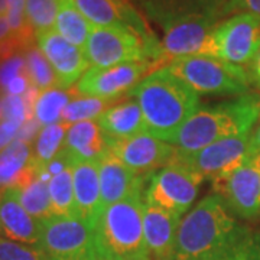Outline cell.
Here are the masks:
<instances>
[{
  "mask_svg": "<svg viewBox=\"0 0 260 260\" xmlns=\"http://www.w3.org/2000/svg\"><path fill=\"white\" fill-rule=\"evenodd\" d=\"M129 97L139 103L146 133L168 143L200 109L198 94L171 74L167 67L146 75L130 90Z\"/></svg>",
  "mask_w": 260,
  "mask_h": 260,
  "instance_id": "6da1fadb",
  "label": "cell"
},
{
  "mask_svg": "<svg viewBox=\"0 0 260 260\" xmlns=\"http://www.w3.org/2000/svg\"><path fill=\"white\" fill-rule=\"evenodd\" d=\"M260 120V99L247 94L214 107H200L169 143L178 155H191L217 140L250 133Z\"/></svg>",
  "mask_w": 260,
  "mask_h": 260,
  "instance_id": "7a4b0ae2",
  "label": "cell"
},
{
  "mask_svg": "<svg viewBox=\"0 0 260 260\" xmlns=\"http://www.w3.org/2000/svg\"><path fill=\"white\" fill-rule=\"evenodd\" d=\"M218 194L207 195L181 218L175 260H201L223 250L246 232Z\"/></svg>",
  "mask_w": 260,
  "mask_h": 260,
  "instance_id": "3957f363",
  "label": "cell"
},
{
  "mask_svg": "<svg viewBox=\"0 0 260 260\" xmlns=\"http://www.w3.org/2000/svg\"><path fill=\"white\" fill-rule=\"evenodd\" d=\"M93 234L99 260H150L143 230V194L106 207Z\"/></svg>",
  "mask_w": 260,
  "mask_h": 260,
  "instance_id": "277c9868",
  "label": "cell"
},
{
  "mask_svg": "<svg viewBox=\"0 0 260 260\" xmlns=\"http://www.w3.org/2000/svg\"><path fill=\"white\" fill-rule=\"evenodd\" d=\"M167 68L197 94L237 97L250 94V74L243 67L217 56H182L174 59Z\"/></svg>",
  "mask_w": 260,
  "mask_h": 260,
  "instance_id": "5b68a950",
  "label": "cell"
},
{
  "mask_svg": "<svg viewBox=\"0 0 260 260\" xmlns=\"http://www.w3.org/2000/svg\"><path fill=\"white\" fill-rule=\"evenodd\" d=\"M204 178L177 158L146 177L143 201L181 217L189 210Z\"/></svg>",
  "mask_w": 260,
  "mask_h": 260,
  "instance_id": "8992f818",
  "label": "cell"
},
{
  "mask_svg": "<svg viewBox=\"0 0 260 260\" xmlns=\"http://www.w3.org/2000/svg\"><path fill=\"white\" fill-rule=\"evenodd\" d=\"M90 67L107 68L113 65L153 61L160 68L158 54L136 32L126 28H93L84 47Z\"/></svg>",
  "mask_w": 260,
  "mask_h": 260,
  "instance_id": "52a82bcc",
  "label": "cell"
},
{
  "mask_svg": "<svg viewBox=\"0 0 260 260\" xmlns=\"http://www.w3.org/2000/svg\"><path fill=\"white\" fill-rule=\"evenodd\" d=\"M217 19L213 13H186L159 22L164 29V67L182 56L210 55V41L218 25Z\"/></svg>",
  "mask_w": 260,
  "mask_h": 260,
  "instance_id": "ba28073f",
  "label": "cell"
},
{
  "mask_svg": "<svg viewBox=\"0 0 260 260\" xmlns=\"http://www.w3.org/2000/svg\"><path fill=\"white\" fill-rule=\"evenodd\" d=\"M39 249L52 260H99L93 229L77 217L51 215L41 221Z\"/></svg>",
  "mask_w": 260,
  "mask_h": 260,
  "instance_id": "9c48e42d",
  "label": "cell"
},
{
  "mask_svg": "<svg viewBox=\"0 0 260 260\" xmlns=\"http://www.w3.org/2000/svg\"><path fill=\"white\" fill-rule=\"evenodd\" d=\"M260 47V16L239 13L218 23L210 41V55L243 67Z\"/></svg>",
  "mask_w": 260,
  "mask_h": 260,
  "instance_id": "30bf717a",
  "label": "cell"
},
{
  "mask_svg": "<svg viewBox=\"0 0 260 260\" xmlns=\"http://www.w3.org/2000/svg\"><path fill=\"white\" fill-rule=\"evenodd\" d=\"M156 71L153 61H139L97 68L90 67L74 91L81 97H95L103 100H117L123 94H129L150 73Z\"/></svg>",
  "mask_w": 260,
  "mask_h": 260,
  "instance_id": "8fae6325",
  "label": "cell"
},
{
  "mask_svg": "<svg viewBox=\"0 0 260 260\" xmlns=\"http://www.w3.org/2000/svg\"><path fill=\"white\" fill-rule=\"evenodd\" d=\"M251 132L239 136L217 140L207 148L191 155H175V158L191 168L204 179L218 181L250 158Z\"/></svg>",
  "mask_w": 260,
  "mask_h": 260,
  "instance_id": "7c38bea8",
  "label": "cell"
},
{
  "mask_svg": "<svg viewBox=\"0 0 260 260\" xmlns=\"http://www.w3.org/2000/svg\"><path fill=\"white\" fill-rule=\"evenodd\" d=\"M213 188L233 214L242 218H259L260 153H251L230 175L214 181Z\"/></svg>",
  "mask_w": 260,
  "mask_h": 260,
  "instance_id": "4fadbf2b",
  "label": "cell"
},
{
  "mask_svg": "<svg viewBox=\"0 0 260 260\" xmlns=\"http://www.w3.org/2000/svg\"><path fill=\"white\" fill-rule=\"evenodd\" d=\"M106 143L112 153L140 177L150 175L160 168L167 167L177 155V149L174 148V145L156 139L146 132L127 139Z\"/></svg>",
  "mask_w": 260,
  "mask_h": 260,
  "instance_id": "5bb4252c",
  "label": "cell"
},
{
  "mask_svg": "<svg viewBox=\"0 0 260 260\" xmlns=\"http://www.w3.org/2000/svg\"><path fill=\"white\" fill-rule=\"evenodd\" d=\"M35 39L39 49L44 52L54 68L58 88H71L90 68V62L84 54V49L68 42L54 29L38 32Z\"/></svg>",
  "mask_w": 260,
  "mask_h": 260,
  "instance_id": "9a60e30c",
  "label": "cell"
},
{
  "mask_svg": "<svg viewBox=\"0 0 260 260\" xmlns=\"http://www.w3.org/2000/svg\"><path fill=\"white\" fill-rule=\"evenodd\" d=\"M102 188V211L133 194H143L146 177H140L126 167L109 149L99 160Z\"/></svg>",
  "mask_w": 260,
  "mask_h": 260,
  "instance_id": "2e32d148",
  "label": "cell"
},
{
  "mask_svg": "<svg viewBox=\"0 0 260 260\" xmlns=\"http://www.w3.org/2000/svg\"><path fill=\"white\" fill-rule=\"evenodd\" d=\"M0 230L5 239L39 249L41 221L20 204L18 188H6L0 192Z\"/></svg>",
  "mask_w": 260,
  "mask_h": 260,
  "instance_id": "e0dca14e",
  "label": "cell"
},
{
  "mask_svg": "<svg viewBox=\"0 0 260 260\" xmlns=\"http://www.w3.org/2000/svg\"><path fill=\"white\" fill-rule=\"evenodd\" d=\"M181 217L143 201V230L150 260H175V239Z\"/></svg>",
  "mask_w": 260,
  "mask_h": 260,
  "instance_id": "ac0fdd59",
  "label": "cell"
},
{
  "mask_svg": "<svg viewBox=\"0 0 260 260\" xmlns=\"http://www.w3.org/2000/svg\"><path fill=\"white\" fill-rule=\"evenodd\" d=\"M75 215L94 229L102 213V188L99 162H78L73 167Z\"/></svg>",
  "mask_w": 260,
  "mask_h": 260,
  "instance_id": "d6986e66",
  "label": "cell"
},
{
  "mask_svg": "<svg viewBox=\"0 0 260 260\" xmlns=\"http://www.w3.org/2000/svg\"><path fill=\"white\" fill-rule=\"evenodd\" d=\"M61 150L74 165L78 162H99L107 152V143L97 121H78L70 126Z\"/></svg>",
  "mask_w": 260,
  "mask_h": 260,
  "instance_id": "ffe728a7",
  "label": "cell"
},
{
  "mask_svg": "<svg viewBox=\"0 0 260 260\" xmlns=\"http://www.w3.org/2000/svg\"><path fill=\"white\" fill-rule=\"evenodd\" d=\"M37 175L30 143L15 139L0 152V192L6 188H23Z\"/></svg>",
  "mask_w": 260,
  "mask_h": 260,
  "instance_id": "44dd1931",
  "label": "cell"
},
{
  "mask_svg": "<svg viewBox=\"0 0 260 260\" xmlns=\"http://www.w3.org/2000/svg\"><path fill=\"white\" fill-rule=\"evenodd\" d=\"M106 142L121 140L146 132L139 103L129 97L126 102L116 103L97 119Z\"/></svg>",
  "mask_w": 260,
  "mask_h": 260,
  "instance_id": "7402d4cb",
  "label": "cell"
},
{
  "mask_svg": "<svg viewBox=\"0 0 260 260\" xmlns=\"http://www.w3.org/2000/svg\"><path fill=\"white\" fill-rule=\"evenodd\" d=\"M93 28V25L84 18L71 0H62L59 3L54 30L65 38L68 42L84 49Z\"/></svg>",
  "mask_w": 260,
  "mask_h": 260,
  "instance_id": "603a6c76",
  "label": "cell"
},
{
  "mask_svg": "<svg viewBox=\"0 0 260 260\" xmlns=\"http://www.w3.org/2000/svg\"><path fill=\"white\" fill-rule=\"evenodd\" d=\"M68 129L70 126L62 121L41 129L34 145V165L38 174L44 172L48 164L61 152Z\"/></svg>",
  "mask_w": 260,
  "mask_h": 260,
  "instance_id": "cb8c5ba5",
  "label": "cell"
},
{
  "mask_svg": "<svg viewBox=\"0 0 260 260\" xmlns=\"http://www.w3.org/2000/svg\"><path fill=\"white\" fill-rule=\"evenodd\" d=\"M18 189L20 204L35 220L44 221L54 215L47 179L37 175L28 185Z\"/></svg>",
  "mask_w": 260,
  "mask_h": 260,
  "instance_id": "d4e9b609",
  "label": "cell"
},
{
  "mask_svg": "<svg viewBox=\"0 0 260 260\" xmlns=\"http://www.w3.org/2000/svg\"><path fill=\"white\" fill-rule=\"evenodd\" d=\"M77 95L78 94L75 93L74 88L71 93L61 88H51L47 91H41L34 106V117L42 127L59 123L67 104L73 97Z\"/></svg>",
  "mask_w": 260,
  "mask_h": 260,
  "instance_id": "484cf974",
  "label": "cell"
},
{
  "mask_svg": "<svg viewBox=\"0 0 260 260\" xmlns=\"http://www.w3.org/2000/svg\"><path fill=\"white\" fill-rule=\"evenodd\" d=\"M51 204L54 215L61 217H77L75 215V195L73 167L67 168L56 174L48 182Z\"/></svg>",
  "mask_w": 260,
  "mask_h": 260,
  "instance_id": "4316f807",
  "label": "cell"
},
{
  "mask_svg": "<svg viewBox=\"0 0 260 260\" xmlns=\"http://www.w3.org/2000/svg\"><path fill=\"white\" fill-rule=\"evenodd\" d=\"M26 70L32 85L39 91H47L51 88H58V80L52 65L38 45H29L23 51Z\"/></svg>",
  "mask_w": 260,
  "mask_h": 260,
  "instance_id": "83f0119b",
  "label": "cell"
},
{
  "mask_svg": "<svg viewBox=\"0 0 260 260\" xmlns=\"http://www.w3.org/2000/svg\"><path fill=\"white\" fill-rule=\"evenodd\" d=\"M116 104V100H103L95 97H75L67 104L62 112L61 121L71 126L74 123L99 119L109 107Z\"/></svg>",
  "mask_w": 260,
  "mask_h": 260,
  "instance_id": "f1b7e54d",
  "label": "cell"
},
{
  "mask_svg": "<svg viewBox=\"0 0 260 260\" xmlns=\"http://www.w3.org/2000/svg\"><path fill=\"white\" fill-rule=\"evenodd\" d=\"M201 260H260V233L247 227L232 244Z\"/></svg>",
  "mask_w": 260,
  "mask_h": 260,
  "instance_id": "f546056e",
  "label": "cell"
},
{
  "mask_svg": "<svg viewBox=\"0 0 260 260\" xmlns=\"http://www.w3.org/2000/svg\"><path fill=\"white\" fill-rule=\"evenodd\" d=\"M59 3L52 0H26V18L35 35L54 29Z\"/></svg>",
  "mask_w": 260,
  "mask_h": 260,
  "instance_id": "4dcf8cb0",
  "label": "cell"
},
{
  "mask_svg": "<svg viewBox=\"0 0 260 260\" xmlns=\"http://www.w3.org/2000/svg\"><path fill=\"white\" fill-rule=\"evenodd\" d=\"M0 260H48V257L38 247L0 237Z\"/></svg>",
  "mask_w": 260,
  "mask_h": 260,
  "instance_id": "1f68e13d",
  "label": "cell"
},
{
  "mask_svg": "<svg viewBox=\"0 0 260 260\" xmlns=\"http://www.w3.org/2000/svg\"><path fill=\"white\" fill-rule=\"evenodd\" d=\"M30 117H34V113L30 112V109L28 107L23 95L5 94L2 120H12L16 121L19 124H23Z\"/></svg>",
  "mask_w": 260,
  "mask_h": 260,
  "instance_id": "d6a6232c",
  "label": "cell"
},
{
  "mask_svg": "<svg viewBox=\"0 0 260 260\" xmlns=\"http://www.w3.org/2000/svg\"><path fill=\"white\" fill-rule=\"evenodd\" d=\"M28 73L23 52H18L0 61V93L5 94L9 85L16 77Z\"/></svg>",
  "mask_w": 260,
  "mask_h": 260,
  "instance_id": "836d02e7",
  "label": "cell"
},
{
  "mask_svg": "<svg viewBox=\"0 0 260 260\" xmlns=\"http://www.w3.org/2000/svg\"><path fill=\"white\" fill-rule=\"evenodd\" d=\"M22 124L12 120H0V152L18 138Z\"/></svg>",
  "mask_w": 260,
  "mask_h": 260,
  "instance_id": "e575fe53",
  "label": "cell"
},
{
  "mask_svg": "<svg viewBox=\"0 0 260 260\" xmlns=\"http://www.w3.org/2000/svg\"><path fill=\"white\" fill-rule=\"evenodd\" d=\"M232 10H243V13H253L260 16V0H229L224 8V13Z\"/></svg>",
  "mask_w": 260,
  "mask_h": 260,
  "instance_id": "d590c367",
  "label": "cell"
},
{
  "mask_svg": "<svg viewBox=\"0 0 260 260\" xmlns=\"http://www.w3.org/2000/svg\"><path fill=\"white\" fill-rule=\"evenodd\" d=\"M39 132H41V124L38 123L35 117H30V119H28V120L22 124V127L19 130L16 139L23 140L26 143H32L38 138Z\"/></svg>",
  "mask_w": 260,
  "mask_h": 260,
  "instance_id": "8d00e7d4",
  "label": "cell"
},
{
  "mask_svg": "<svg viewBox=\"0 0 260 260\" xmlns=\"http://www.w3.org/2000/svg\"><path fill=\"white\" fill-rule=\"evenodd\" d=\"M250 78L253 83L256 84V87L260 90V47L256 52L254 58L251 59L250 62Z\"/></svg>",
  "mask_w": 260,
  "mask_h": 260,
  "instance_id": "74e56055",
  "label": "cell"
},
{
  "mask_svg": "<svg viewBox=\"0 0 260 260\" xmlns=\"http://www.w3.org/2000/svg\"><path fill=\"white\" fill-rule=\"evenodd\" d=\"M12 37H13V34H12V29L9 26L8 18L6 16H0V44L8 41Z\"/></svg>",
  "mask_w": 260,
  "mask_h": 260,
  "instance_id": "f35d334b",
  "label": "cell"
},
{
  "mask_svg": "<svg viewBox=\"0 0 260 260\" xmlns=\"http://www.w3.org/2000/svg\"><path fill=\"white\" fill-rule=\"evenodd\" d=\"M250 149L251 153H260V120L257 121L256 127L251 130Z\"/></svg>",
  "mask_w": 260,
  "mask_h": 260,
  "instance_id": "ab89813d",
  "label": "cell"
},
{
  "mask_svg": "<svg viewBox=\"0 0 260 260\" xmlns=\"http://www.w3.org/2000/svg\"><path fill=\"white\" fill-rule=\"evenodd\" d=\"M8 13V0H0V16H6Z\"/></svg>",
  "mask_w": 260,
  "mask_h": 260,
  "instance_id": "60d3db41",
  "label": "cell"
},
{
  "mask_svg": "<svg viewBox=\"0 0 260 260\" xmlns=\"http://www.w3.org/2000/svg\"><path fill=\"white\" fill-rule=\"evenodd\" d=\"M3 97L5 94L0 93V120H2V110H3Z\"/></svg>",
  "mask_w": 260,
  "mask_h": 260,
  "instance_id": "b9f144b4",
  "label": "cell"
},
{
  "mask_svg": "<svg viewBox=\"0 0 260 260\" xmlns=\"http://www.w3.org/2000/svg\"><path fill=\"white\" fill-rule=\"evenodd\" d=\"M52 2H56V3H61L62 0H52Z\"/></svg>",
  "mask_w": 260,
  "mask_h": 260,
  "instance_id": "7bdbcfd3",
  "label": "cell"
},
{
  "mask_svg": "<svg viewBox=\"0 0 260 260\" xmlns=\"http://www.w3.org/2000/svg\"><path fill=\"white\" fill-rule=\"evenodd\" d=\"M0 237H2V230H0Z\"/></svg>",
  "mask_w": 260,
  "mask_h": 260,
  "instance_id": "ee69618b",
  "label": "cell"
},
{
  "mask_svg": "<svg viewBox=\"0 0 260 260\" xmlns=\"http://www.w3.org/2000/svg\"><path fill=\"white\" fill-rule=\"evenodd\" d=\"M124 2H127V0H124Z\"/></svg>",
  "mask_w": 260,
  "mask_h": 260,
  "instance_id": "f6af8a7d",
  "label": "cell"
},
{
  "mask_svg": "<svg viewBox=\"0 0 260 260\" xmlns=\"http://www.w3.org/2000/svg\"><path fill=\"white\" fill-rule=\"evenodd\" d=\"M48 260H52V259H48Z\"/></svg>",
  "mask_w": 260,
  "mask_h": 260,
  "instance_id": "bcb514c9",
  "label": "cell"
}]
</instances>
